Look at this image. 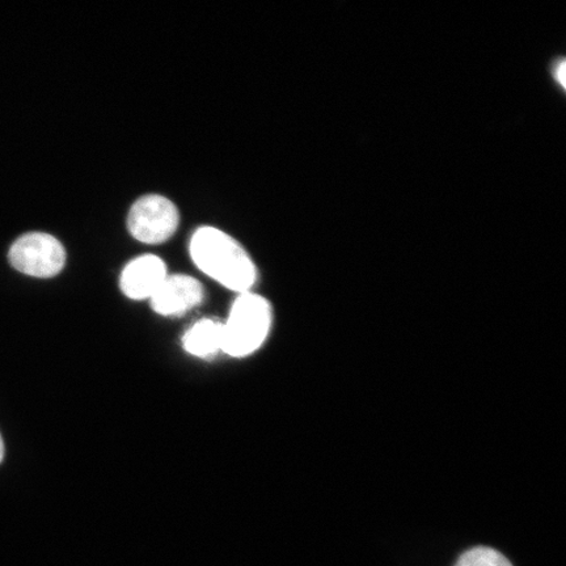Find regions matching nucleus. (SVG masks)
<instances>
[{
    "instance_id": "1",
    "label": "nucleus",
    "mask_w": 566,
    "mask_h": 566,
    "mask_svg": "<svg viewBox=\"0 0 566 566\" xmlns=\"http://www.w3.org/2000/svg\"><path fill=\"white\" fill-rule=\"evenodd\" d=\"M190 256L205 274L233 292L248 293L258 280L244 248L221 230L198 229L190 240Z\"/></svg>"
},
{
    "instance_id": "2",
    "label": "nucleus",
    "mask_w": 566,
    "mask_h": 566,
    "mask_svg": "<svg viewBox=\"0 0 566 566\" xmlns=\"http://www.w3.org/2000/svg\"><path fill=\"white\" fill-rule=\"evenodd\" d=\"M272 321L271 303L263 296L240 294L222 325V352L237 358L250 356L265 343Z\"/></svg>"
},
{
    "instance_id": "3",
    "label": "nucleus",
    "mask_w": 566,
    "mask_h": 566,
    "mask_svg": "<svg viewBox=\"0 0 566 566\" xmlns=\"http://www.w3.org/2000/svg\"><path fill=\"white\" fill-rule=\"evenodd\" d=\"M10 263L20 273L35 279H52L66 264L65 248L52 235L27 233L10 250Z\"/></svg>"
},
{
    "instance_id": "4",
    "label": "nucleus",
    "mask_w": 566,
    "mask_h": 566,
    "mask_svg": "<svg viewBox=\"0 0 566 566\" xmlns=\"http://www.w3.org/2000/svg\"><path fill=\"white\" fill-rule=\"evenodd\" d=\"M179 211L166 197L145 196L133 205L127 226L134 238L142 243L166 242L179 228Z\"/></svg>"
},
{
    "instance_id": "5",
    "label": "nucleus",
    "mask_w": 566,
    "mask_h": 566,
    "mask_svg": "<svg viewBox=\"0 0 566 566\" xmlns=\"http://www.w3.org/2000/svg\"><path fill=\"white\" fill-rule=\"evenodd\" d=\"M205 292L200 282L189 275H167L151 296V307L163 316H180L201 304Z\"/></svg>"
},
{
    "instance_id": "6",
    "label": "nucleus",
    "mask_w": 566,
    "mask_h": 566,
    "mask_svg": "<svg viewBox=\"0 0 566 566\" xmlns=\"http://www.w3.org/2000/svg\"><path fill=\"white\" fill-rule=\"evenodd\" d=\"M167 275V268L163 260L153 256V254H146V256L133 260L124 269L119 286H122L127 298L134 301L151 300Z\"/></svg>"
},
{
    "instance_id": "7",
    "label": "nucleus",
    "mask_w": 566,
    "mask_h": 566,
    "mask_svg": "<svg viewBox=\"0 0 566 566\" xmlns=\"http://www.w3.org/2000/svg\"><path fill=\"white\" fill-rule=\"evenodd\" d=\"M222 325L223 323L212 321V318H203V321L197 322L184 335V349L196 357L214 356V354L222 350Z\"/></svg>"
},
{
    "instance_id": "8",
    "label": "nucleus",
    "mask_w": 566,
    "mask_h": 566,
    "mask_svg": "<svg viewBox=\"0 0 566 566\" xmlns=\"http://www.w3.org/2000/svg\"><path fill=\"white\" fill-rule=\"evenodd\" d=\"M455 566H513L499 551L478 547L459 557Z\"/></svg>"
},
{
    "instance_id": "9",
    "label": "nucleus",
    "mask_w": 566,
    "mask_h": 566,
    "mask_svg": "<svg viewBox=\"0 0 566 566\" xmlns=\"http://www.w3.org/2000/svg\"><path fill=\"white\" fill-rule=\"evenodd\" d=\"M557 74H558V77H560V83L564 86V84H565V63L564 62L562 63L560 69H558Z\"/></svg>"
},
{
    "instance_id": "10",
    "label": "nucleus",
    "mask_w": 566,
    "mask_h": 566,
    "mask_svg": "<svg viewBox=\"0 0 566 566\" xmlns=\"http://www.w3.org/2000/svg\"><path fill=\"white\" fill-rule=\"evenodd\" d=\"M3 458H4V443L2 440V436H0V463L3 462Z\"/></svg>"
}]
</instances>
